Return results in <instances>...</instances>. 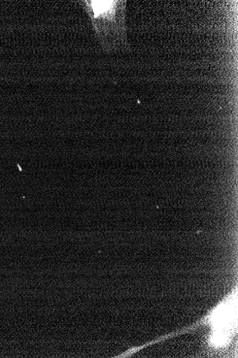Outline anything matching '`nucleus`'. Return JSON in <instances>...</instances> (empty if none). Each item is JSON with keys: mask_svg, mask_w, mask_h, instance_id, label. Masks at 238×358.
<instances>
[{"mask_svg": "<svg viewBox=\"0 0 238 358\" xmlns=\"http://www.w3.org/2000/svg\"><path fill=\"white\" fill-rule=\"evenodd\" d=\"M102 48L107 52L128 49L126 1H83Z\"/></svg>", "mask_w": 238, "mask_h": 358, "instance_id": "obj_1", "label": "nucleus"}]
</instances>
